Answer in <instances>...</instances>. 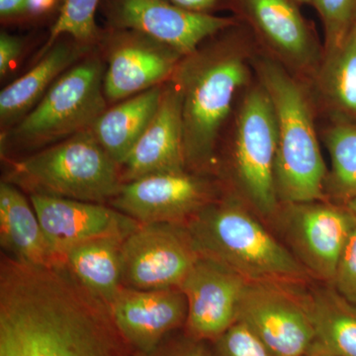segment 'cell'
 I'll list each match as a JSON object with an SVG mask.
<instances>
[{
  "label": "cell",
  "mask_w": 356,
  "mask_h": 356,
  "mask_svg": "<svg viewBox=\"0 0 356 356\" xmlns=\"http://www.w3.org/2000/svg\"><path fill=\"white\" fill-rule=\"evenodd\" d=\"M109 307L65 264L0 262V356H130Z\"/></svg>",
  "instance_id": "obj_1"
},
{
  "label": "cell",
  "mask_w": 356,
  "mask_h": 356,
  "mask_svg": "<svg viewBox=\"0 0 356 356\" xmlns=\"http://www.w3.org/2000/svg\"><path fill=\"white\" fill-rule=\"evenodd\" d=\"M248 63L242 47L224 40L199 47L178 64L170 81L181 95L186 170L212 165L222 125L247 83Z\"/></svg>",
  "instance_id": "obj_2"
},
{
  "label": "cell",
  "mask_w": 356,
  "mask_h": 356,
  "mask_svg": "<svg viewBox=\"0 0 356 356\" xmlns=\"http://www.w3.org/2000/svg\"><path fill=\"white\" fill-rule=\"evenodd\" d=\"M185 226L200 257L219 262L248 282L297 287L313 277L236 199L212 201Z\"/></svg>",
  "instance_id": "obj_3"
},
{
  "label": "cell",
  "mask_w": 356,
  "mask_h": 356,
  "mask_svg": "<svg viewBox=\"0 0 356 356\" xmlns=\"http://www.w3.org/2000/svg\"><path fill=\"white\" fill-rule=\"evenodd\" d=\"M259 83L273 103L277 125L275 187L280 202L322 201L327 168L303 88L270 58L255 62Z\"/></svg>",
  "instance_id": "obj_4"
},
{
  "label": "cell",
  "mask_w": 356,
  "mask_h": 356,
  "mask_svg": "<svg viewBox=\"0 0 356 356\" xmlns=\"http://www.w3.org/2000/svg\"><path fill=\"white\" fill-rule=\"evenodd\" d=\"M4 180L30 194L102 204L111 202L123 184L120 166L90 129L13 161Z\"/></svg>",
  "instance_id": "obj_5"
},
{
  "label": "cell",
  "mask_w": 356,
  "mask_h": 356,
  "mask_svg": "<svg viewBox=\"0 0 356 356\" xmlns=\"http://www.w3.org/2000/svg\"><path fill=\"white\" fill-rule=\"evenodd\" d=\"M104 65L96 57L79 60L54 83L38 104L2 136V144L44 149L89 130L106 110Z\"/></svg>",
  "instance_id": "obj_6"
},
{
  "label": "cell",
  "mask_w": 356,
  "mask_h": 356,
  "mask_svg": "<svg viewBox=\"0 0 356 356\" xmlns=\"http://www.w3.org/2000/svg\"><path fill=\"white\" fill-rule=\"evenodd\" d=\"M277 125L270 98L261 83L243 97L236 116L233 168L250 205L264 216L280 208L275 187Z\"/></svg>",
  "instance_id": "obj_7"
},
{
  "label": "cell",
  "mask_w": 356,
  "mask_h": 356,
  "mask_svg": "<svg viewBox=\"0 0 356 356\" xmlns=\"http://www.w3.org/2000/svg\"><path fill=\"white\" fill-rule=\"evenodd\" d=\"M199 259L185 225L140 224L122 245V285L140 290L180 288Z\"/></svg>",
  "instance_id": "obj_8"
},
{
  "label": "cell",
  "mask_w": 356,
  "mask_h": 356,
  "mask_svg": "<svg viewBox=\"0 0 356 356\" xmlns=\"http://www.w3.org/2000/svg\"><path fill=\"white\" fill-rule=\"evenodd\" d=\"M100 9L109 29L142 33L184 57L236 24L233 18L189 10L170 0H102Z\"/></svg>",
  "instance_id": "obj_9"
},
{
  "label": "cell",
  "mask_w": 356,
  "mask_h": 356,
  "mask_svg": "<svg viewBox=\"0 0 356 356\" xmlns=\"http://www.w3.org/2000/svg\"><path fill=\"white\" fill-rule=\"evenodd\" d=\"M247 325L276 356H307L314 332L304 300L296 287L248 282L238 321Z\"/></svg>",
  "instance_id": "obj_10"
},
{
  "label": "cell",
  "mask_w": 356,
  "mask_h": 356,
  "mask_svg": "<svg viewBox=\"0 0 356 356\" xmlns=\"http://www.w3.org/2000/svg\"><path fill=\"white\" fill-rule=\"evenodd\" d=\"M102 39L108 53L103 89L109 102H122L168 83L184 58L168 44L133 30L108 28Z\"/></svg>",
  "instance_id": "obj_11"
},
{
  "label": "cell",
  "mask_w": 356,
  "mask_h": 356,
  "mask_svg": "<svg viewBox=\"0 0 356 356\" xmlns=\"http://www.w3.org/2000/svg\"><path fill=\"white\" fill-rule=\"evenodd\" d=\"M286 205L285 229L295 257L312 276L332 283L355 220L348 209L322 201Z\"/></svg>",
  "instance_id": "obj_12"
},
{
  "label": "cell",
  "mask_w": 356,
  "mask_h": 356,
  "mask_svg": "<svg viewBox=\"0 0 356 356\" xmlns=\"http://www.w3.org/2000/svg\"><path fill=\"white\" fill-rule=\"evenodd\" d=\"M209 184L189 173L158 175L122 184L110 206L140 224H182L212 202Z\"/></svg>",
  "instance_id": "obj_13"
},
{
  "label": "cell",
  "mask_w": 356,
  "mask_h": 356,
  "mask_svg": "<svg viewBox=\"0 0 356 356\" xmlns=\"http://www.w3.org/2000/svg\"><path fill=\"white\" fill-rule=\"evenodd\" d=\"M51 252L64 264L70 248L102 236L126 238L140 222L107 204L29 195Z\"/></svg>",
  "instance_id": "obj_14"
},
{
  "label": "cell",
  "mask_w": 356,
  "mask_h": 356,
  "mask_svg": "<svg viewBox=\"0 0 356 356\" xmlns=\"http://www.w3.org/2000/svg\"><path fill=\"white\" fill-rule=\"evenodd\" d=\"M248 281L219 262L200 257L180 289L187 301L186 325L197 339H219L238 321Z\"/></svg>",
  "instance_id": "obj_15"
},
{
  "label": "cell",
  "mask_w": 356,
  "mask_h": 356,
  "mask_svg": "<svg viewBox=\"0 0 356 356\" xmlns=\"http://www.w3.org/2000/svg\"><path fill=\"white\" fill-rule=\"evenodd\" d=\"M120 172L123 184L152 175L186 172L181 95L172 81L163 84L158 110L120 165Z\"/></svg>",
  "instance_id": "obj_16"
},
{
  "label": "cell",
  "mask_w": 356,
  "mask_h": 356,
  "mask_svg": "<svg viewBox=\"0 0 356 356\" xmlns=\"http://www.w3.org/2000/svg\"><path fill=\"white\" fill-rule=\"evenodd\" d=\"M109 309L122 336L144 353L153 350L187 318V301L180 288L140 290L123 286Z\"/></svg>",
  "instance_id": "obj_17"
},
{
  "label": "cell",
  "mask_w": 356,
  "mask_h": 356,
  "mask_svg": "<svg viewBox=\"0 0 356 356\" xmlns=\"http://www.w3.org/2000/svg\"><path fill=\"white\" fill-rule=\"evenodd\" d=\"M250 20L267 47L282 62L305 69L315 62L317 49L293 0H243Z\"/></svg>",
  "instance_id": "obj_18"
},
{
  "label": "cell",
  "mask_w": 356,
  "mask_h": 356,
  "mask_svg": "<svg viewBox=\"0 0 356 356\" xmlns=\"http://www.w3.org/2000/svg\"><path fill=\"white\" fill-rule=\"evenodd\" d=\"M90 46L58 39L31 70L0 92V122L6 130L29 113L54 83L88 53Z\"/></svg>",
  "instance_id": "obj_19"
},
{
  "label": "cell",
  "mask_w": 356,
  "mask_h": 356,
  "mask_svg": "<svg viewBox=\"0 0 356 356\" xmlns=\"http://www.w3.org/2000/svg\"><path fill=\"white\" fill-rule=\"evenodd\" d=\"M0 243L20 261L37 266L63 264L51 252L30 199L6 180L0 184Z\"/></svg>",
  "instance_id": "obj_20"
},
{
  "label": "cell",
  "mask_w": 356,
  "mask_h": 356,
  "mask_svg": "<svg viewBox=\"0 0 356 356\" xmlns=\"http://www.w3.org/2000/svg\"><path fill=\"white\" fill-rule=\"evenodd\" d=\"M314 337L307 356H356V306L332 288L304 294Z\"/></svg>",
  "instance_id": "obj_21"
},
{
  "label": "cell",
  "mask_w": 356,
  "mask_h": 356,
  "mask_svg": "<svg viewBox=\"0 0 356 356\" xmlns=\"http://www.w3.org/2000/svg\"><path fill=\"white\" fill-rule=\"evenodd\" d=\"M163 88V84L122 100L105 110L90 128L100 146L119 166L151 123Z\"/></svg>",
  "instance_id": "obj_22"
},
{
  "label": "cell",
  "mask_w": 356,
  "mask_h": 356,
  "mask_svg": "<svg viewBox=\"0 0 356 356\" xmlns=\"http://www.w3.org/2000/svg\"><path fill=\"white\" fill-rule=\"evenodd\" d=\"M125 238L102 236L70 248L64 264L86 289L110 307L121 288V252Z\"/></svg>",
  "instance_id": "obj_23"
},
{
  "label": "cell",
  "mask_w": 356,
  "mask_h": 356,
  "mask_svg": "<svg viewBox=\"0 0 356 356\" xmlns=\"http://www.w3.org/2000/svg\"><path fill=\"white\" fill-rule=\"evenodd\" d=\"M321 79L332 106L356 120V25L339 48L325 54Z\"/></svg>",
  "instance_id": "obj_24"
},
{
  "label": "cell",
  "mask_w": 356,
  "mask_h": 356,
  "mask_svg": "<svg viewBox=\"0 0 356 356\" xmlns=\"http://www.w3.org/2000/svg\"><path fill=\"white\" fill-rule=\"evenodd\" d=\"M331 156V175L325 184L339 197L348 200L356 193V124H337L325 135Z\"/></svg>",
  "instance_id": "obj_25"
},
{
  "label": "cell",
  "mask_w": 356,
  "mask_h": 356,
  "mask_svg": "<svg viewBox=\"0 0 356 356\" xmlns=\"http://www.w3.org/2000/svg\"><path fill=\"white\" fill-rule=\"evenodd\" d=\"M102 1L65 0L38 58L43 57L51 46L63 37H70L79 43L90 47L99 42L103 33L96 24L95 16Z\"/></svg>",
  "instance_id": "obj_26"
},
{
  "label": "cell",
  "mask_w": 356,
  "mask_h": 356,
  "mask_svg": "<svg viewBox=\"0 0 356 356\" xmlns=\"http://www.w3.org/2000/svg\"><path fill=\"white\" fill-rule=\"evenodd\" d=\"M325 34V54L336 50L356 25V0H311Z\"/></svg>",
  "instance_id": "obj_27"
},
{
  "label": "cell",
  "mask_w": 356,
  "mask_h": 356,
  "mask_svg": "<svg viewBox=\"0 0 356 356\" xmlns=\"http://www.w3.org/2000/svg\"><path fill=\"white\" fill-rule=\"evenodd\" d=\"M221 356H276L247 325L236 322L219 337Z\"/></svg>",
  "instance_id": "obj_28"
},
{
  "label": "cell",
  "mask_w": 356,
  "mask_h": 356,
  "mask_svg": "<svg viewBox=\"0 0 356 356\" xmlns=\"http://www.w3.org/2000/svg\"><path fill=\"white\" fill-rule=\"evenodd\" d=\"M332 284L343 298L356 306V225L343 248Z\"/></svg>",
  "instance_id": "obj_29"
},
{
  "label": "cell",
  "mask_w": 356,
  "mask_h": 356,
  "mask_svg": "<svg viewBox=\"0 0 356 356\" xmlns=\"http://www.w3.org/2000/svg\"><path fill=\"white\" fill-rule=\"evenodd\" d=\"M23 42L19 37L7 32L0 34V76L3 79L13 69L20 57Z\"/></svg>",
  "instance_id": "obj_30"
},
{
  "label": "cell",
  "mask_w": 356,
  "mask_h": 356,
  "mask_svg": "<svg viewBox=\"0 0 356 356\" xmlns=\"http://www.w3.org/2000/svg\"><path fill=\"white\" fill-rule=\"evenodd\" d=\"M60 0H27L24 17L26 19H39L50 15L57 9L62 8Z\"/></svg>",
  "instance_id": "obj_31"
},
{
  "label": "cell",
  "mask_w": 356,
  "mask_h": 356,
  "mask_svg": "<svg viewBox=\"0 0 356 356\" xmlns=\"http://www.w3.org/2000/svg\"><path fill=\"white\" fill-rule=\"evenodd\" d=\"M27 0H0V18L2 22L22 19Z\"/></svg>",
  "instance_id": "obj_32"
},
{
  "label": "cell",
  "mask_w": 356,
  "mask_h": 356,
  "mask_svg": "<svg viewBox=\"0 0 356 356\" xmlns=\"http://www.w3.org/2000/svg\"><path fill=\"white\" fill-rule=\"evenodd\" d=\"M170 1L189 10L210 13L211 9L215 8L219 4L220 0H170Z\"/></svg>",
  "instance_id": "obj_33"
},
{
  "label": "cell",
  "mask_w": 356,
  "mask_h": 356,
  "mask_svg": "<svg viewBox=\"0 0 356 356\" xmlns=\"http://www.w3.org/2000/svg\"><path fill=\"white\" fill-rule=\"evenodd\" d=\"M175 356H205L204 355L202 350L197 346H191L184 350L181 353H177Z\"/></svg>",
  "instance_id": "obj_34"
},
{
  "label": "cell",
  "mask_w": 356,
  "mask_h": 356,
  "mask_svg": "<svg viewBox=\"0 0 356 356\" xmlns=\"http://www.w3.org/2000/svg\"><path fill=\"white\" fill-rule=\"evenodd\" d=\"M346 209L350 213L351 216L356 222V193L346 200Z\"/></svg>",
  "instance_id": "obj_35"
},
{
  "label": "cell",
  "mask_w": 356,
  "mask_h": 356,
  "mask_svg": "<svg viewBox=\"0 0 356 356\" xmlns=\"http://www.w3.org/2000/svg\"><path fill=\"white\" fill-rule=\"evenodd\" d=\"M296 1L302 2V3H311V0H296Z\"/></svg>",
  "instance_id": "obj_36"
}]
</instances>
